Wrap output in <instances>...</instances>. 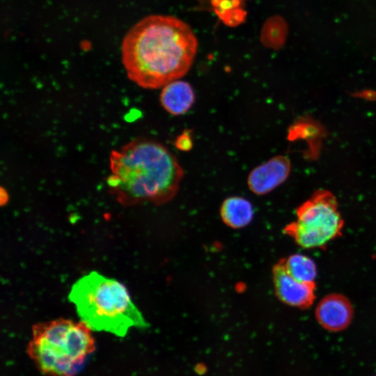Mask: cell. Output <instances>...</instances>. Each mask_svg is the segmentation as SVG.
Returning a JSON list of instances; mask_svg holds the SVG:
<instances>
[{
	"label": "cell",
	"mask_w": 376,
	"mask_h": 376,
	"mask_svg": "<svg viewBox=\"0 0 376 376\" xmlns=\"http://www.w3.org/2000/svg\"><path fill=\"white\" fill-rule=\"evenodd\" d=\"M198 49L191 28L174 16L151 15L124 36L122 62L128 78L146 89L180 79L191 68Z\"/></svg>",
	"instance_id": "cell-1"
},
{
	"label": "cell",
	"mask_w": 376,
	"mask_h": 376,
	"mask_svg": "<svg viewBox=\"0 0 376 376\" xmlns=\"http://www.w3.org/2000/svg\"><path fill=\"white\" fill-rule=\"evenodd\" d=\"M109 169L107 186L124 205L171 201L185 174L175 155L162 143L149 139H134L113 150Z\"/></svg>",
	"instance_id": "cell-2"
},
{
	"label": "cell",
	"mask_w": 376,
	"mask_h": 376,
	"mask_svg": "<svg viewBox=\"0 0 376 376\" xmlns=\"http://www.w3.org/2000/svg\"><path fill=\"white\" fill-rule=\"evenodd\" d=\"M68 299L91 329L125 336L133 327L148 324L125 287L114 279L91 272L72 286Z\"/></svg>",
	"instance_id": "cell-3"
},
{
	"label": "cell",
	"mask_w": 376,
	"mask_h": 376,
	"mask_svg": "<svg viewBox=\"0 0 376 376\" xmlns=\"http://www.w3.org/2000/svg\"><path fill=\"white\" fill-rule=\"evenodd\" d=\"M91 329L83 322L58 319L33 325L27 352L49 376H74L95 350Z\"/></svg>",
	"instance_id": "cell-4"
},
{
	"label": "cell",
	"mask_w": 376,
	"mask_h": 376,
	"mask_svg": "<svg viewBox=\"0 0 376 376\" xmlns=\"http://www.w3.org/2000/svg\"><path fill=\"white\" fill-rule=\"evenodd\" d=\"M296 215L285 232L303 248L322 247L341 234L343 220L336 199L329 191H316L297 207Z\"/></svg>",
	"instance_id": "cell-5"
},
{
	"label": "cell",
	"mask_w": 376,
	"mask_h": 376,
	"mask_svg": "<svg viewBox=\"0 0 376 376\" xmlns=\"http://www.w3.org/2000/svg\"><path fill=\"white\" fill-rule=\"evenodd\" d=\"M290 168L287 157H273L251 171L247 177V185L257 195L267 194L287 180Z\"/></svg>",
	"instance_id": "cell-6"
},
{
	"label": "cell",
	"mask_w": 376,
	"mask_h": 376,
	"mask_svg": "<svg viewBox=\"0 0 376 376\" xmlns=\"http://www.w3.org/2000/svg\"><path fill=\"white\" fill-rule=\"evenodd\" d=\"M273 281L280 300L291 306L308 308L315 299V283L300 281L290 276L281 263L274 267Z\"/></svg>",
	"instance_id": "cell-7"
},
{
	"label": "cell",
	"mask_w": 376,
	"mask_h": 376,
	"mask_svg": "<svg viewBox=\"0 0 376 376\" xmlns=\"http://www.w3.org/2000/svg\"><path fill=\"white\" fill-rule=\"evenodd\" d=\"M353 315L349 300L340 295H330L323 298L315 310L318 322L331 331H339L350 323Z\"/></svg>",
	"instance_id": "cell-8"
},
{
	"label": "cell",
	"mask_w": 376,
	"mask_h": 376,
	"mask_svg": "<svg viewBox=\"0 0 376 376\" xmlns=\"http://www.w3.org/2000/svg\"><path fill=\"white\" fill-rule=\"evenodd\" d=\"M195 100L196 95L191 85L180 79L164 86L159 95L162 107L173 116L186 113L192 107Z\"/></svg>",
	"instance_id": "cell-9"
},
{
	"label": "cell",
	"mask_w": 376,
	"mask_h": 376,
	"mask_svg": "<svg viewBox=\"0 0 376 376\" xmlns=\"http://www.w3.org/2000/svg\"><path fill=\"white\" fill-rule=\"evenodd\" d=\"M251 203L241 196H230L225 199L220 208L223 221L233 228H240L248 225L253 217Z\"/></svg>",
	"instance_id": "cell-10"
},
{
	"label": "cell",
	"mask_w": 376,
	"mask_h": 376,
	"mask_svg": "<svg viewBox=\"0 0 376 376\" xmlns=\"http://www.w3.org/2000/svg\"><path fill=\"white\" fill-rule=\"evenodd\" d=\"M286 272L293 278L306 283H315L317 268L313 260L307 256L296 253L288 256L283 262Z\"/></svg>",
	"instance_id": "cell-11"
},
{
	"label": "cell",
	"mask_w": 376,
	"mask_h": 376,
	"mask_svg": "<svg viewBox=\"0 0 376 376\" xmlns=\"http://www.w3.org/2000/svg\"><path fill=\"white\" fill-rule=\"evenodd\" d=\"M192 141L189 133L182 134L175 141V146L182 151L190 150L192 147Z\"/></svg>",
	"instance_id": "cell-12"
}]
</instances>
